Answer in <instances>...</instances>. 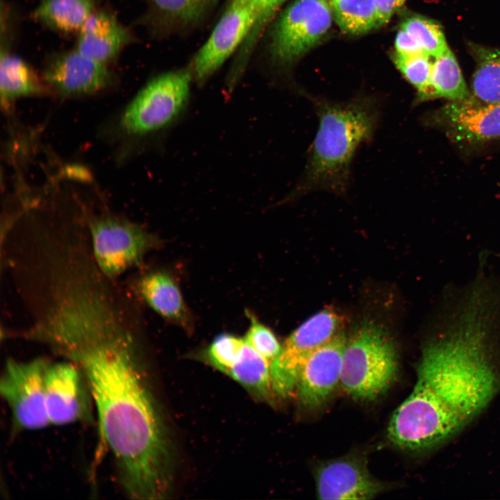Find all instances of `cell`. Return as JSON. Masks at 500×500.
<instances>
[{
	"instance_id": "obj_1",
	"label": "cell",
	"mask_w": 500,
	"mask_h": 500,
	"mask_svg": "<svg viewBox=\"0 0 500 500\" xmlns=\"http://www.w3.org/2000/svg\"><path fill=\"white\" fill-rule=\"evenodd\" d=\"M447 294L423 344L413 390L389 423L388 439L402 449L446 442L500 389V281L478 275Z\"/></svg>"
},
{
	"instance_id": "obj_2",
	"label": "cell",
	"mask_w": 500,
	"mask_h": 500,
	"mask_svg": "<svg viewBox=\"0 0 500 500\" xmlns=\"http://www.w3.org/2000/svg\"><path fill=\"white\" fill-rule=\"evenodd\" d=\"M133 344L126 331L69 359L85 376L122 488L134 499H160L170 485L168 445Z\"/></svg>"
},
{
	"instance_id": "obj_3",
	"label": "cell",
	"mask_w": 500,
	"mask_h": 500,
	"mask_svg": "<svg viewBox=\"0 0 500 500\" xmlns=\"http://www.w3.org/2000/svg\"><path fill=\"white\" fill-rule=\"evenodd\" d=\"M311 100L318 117L317 131L305 169L282 203L317 191L346 194L355 154L372 139L380 120L381 106L373 97L358 96L347 101L316 97Z\"/></svg>"
},
{
	"instance_id": "obj_4",
	"label": "cell",
	"mask_w": 500,
	"mask_h": 500,
	"mask_svg": "<svg viewBox=\"0 0 500 500\" xmlns=\"http://www.w3.org/2000/svg\"><path fill=\"white\" fill-rule=\"evenodd\" d=\"M398 367L392 340L382 328L367 322L347 340L340 384L353 399L372 401L391 386Z\"/></svg>"
},
{
	"instance_id": "obj_5",
	"label": "cell",
	"mask_w": 500,
	"mask_h": 500,
	"mask_svg": "<svg viewBox=\"0 0 500 500\" xmlns=\"http://www.w3.org/2000/svg\"><path fill=\"white\" fill-rule=\"evenodd\" d=\"M193 81L190 67L152 78L124 110L121 120L124 129L144 136L174 127L188 110Z\"/></svg>"
},
{
	"instance_id": "obj_6",
	"label": "cell",
	"mask_w": 500,
	"mask_h": 500,
	"mask_svg": "<svg viewBox=\"0 0 500 500\" xmlns=\"http://www.w3.org/2000/svg\"><path fill=\"white\" fill-rule=\"evenodd\" d=\"M327 0H297L280 15L271 31L268 51L274 62L288 66L316 45L330 29Z\"/></svg>"
},
{
	"instance_id": "obj_7",
	"label": "cell",
	"mask_w": 500,
	"mask_h": 500,
	"mask_svg": "<svg viewBox=\"0 0 500 500\" xmlns=\"http://www.w3.org/2000/svg\"><path fill=\"white\" fill-rule=\"evenodd\" d=\"M91 253L97 267L114 279L140 265L156 240L139 225L117 217L94 218L90 223Z\"/></svg>"
},
{
	"instance_id": "obj_8",
	"label": "cell",
	"mask_w": 500,
	"mask_h": 500,
	"mask_svg": "<svg viewBox=\"0 0 500 500\" xmlns=\"http://www.w3.org/2000/svg\"><path fill=\"white\" fill-rule=\"evenodd\" d=\"M342 319L335 311L323 310L294 330L270 364L273 391L282 397L296 388L300 369L308 358L340 333Z\"/></svg>"
},
{
	"instance_id": "obj_9",
	"label": "cell",
	"mask_w": 500,
	"mask_h": 500,
	"mask_svg": "<svg viewBox=\"0 0 500 500\" xmlns=\"http://www.w3.org/2000/svg\"><path fill=\"white\" fill-rule=\"evenodd\" d=\"M49 363L42 358L26 362L10 359L6 362L0 391L19 428L39 430L50 424L44 394Z\"/></svg>"
},
{
	"instance_id": "obj_10",
	"label": "cell",
	"mask_w": 500,
	"mask_h": 500,
	"mask_svg": "<svg viewBox=\"0 0 500 500\" xmlns=\"http://www.w3.org/2000/svg\"><path fill=\"white\" fill-rule=\"evenodd\" d=\"M257 17L251 0H230L210 37L190 67L194 81L204 85L238 47L244 43Z\"/></svg>"
},
{
	"instance_id": "obj_11",
	"label": "cell",
	"mask_w": 500,
	"mask_h": 500,
	"mask_svg": "<svg viewBox=\"0 0 500 500\" xmlns=\"http://www.w3.org/2000/svg\"><path fill=\"white\" fill-rule=\"evenodd\" d=\"M88 392L89 385L78 364L49 363L44 376V394L50 424L66 425L88 417Z\"/></svg>"
},
{
	"instance_id": "obj_12",
	"label": "cell",
	"mask_w": 500,
	"mask_h": 500,
	"mask_svg": "<svg viewBox=\"0 0 500 500\" xmlns=\"http://www.w3.org/2000/svg\"><path fill=\"white\" fill-rule=\"evenodd\" d=\"M347 340L340 332L312 353L301 367L295 388L304 406L322 405L340 383Z\"/></svg>"
},
{
	"instance_id": "obj_13",
	"label": "cell",
	"mask_w": 500,
	"mask_h": 500,
	"mask_svg": "<svg viewBox=\"0 0 500 500\" xmlns=\"http://www.w3.org/2000/svg\"><path fill=\"white\" fill-rule=\"evenodd\" d=\"M316 485L321 499H369L384 489L370 474L365 461L352 456L322 464L317 471Z\"/></svg>"
},
{
	"instance_id": "obj_14",
	"label": "cell",
	"mask_w": 500,
	"mask_h": 500,
	"mask_svg": "<svg viewBox=\"0 0 500 500\" xmlns=\"http://www.w3.org/2000/svg\"><path fill=\"white\" fill-rule=\"evenodd\" d=\"M44 78L62 95L79 96L105 88L112 76L106 65L75 49L53 56L44 69Z\"/></svg>"
},
{
	"instance_id": "obj_15",
	"label": "cell",
	"mask_w": 500,
	"mask_h": 500,
	"mask_svg": "<svg viewBox=\"0 0 500 500\" xmlns=\"http://www.w3.org/2000/svg\"><path fill=\"white\" fill-rule=\"evenodd\" d=\"M455 140L474 142L500 138V104L472 97L449 101L437 115Z\"/></svg>"
},
{
	"instance_id": "obj_16",
	"label": "cell",
	"mask_w": 500,
	"mask_h": 500,
	"mask_svg": "<svg viewBox=\"0 0 500 500\" xmlns=\"http://www.w3.org/2000/svg\"><path fill=\"white\" fill-rule=\"evenodd\" d=\"M136 289L145 303L161 317L187 331L192 328V317L181 290L168 272L156 270L144 274L139 278Z\"/></svg>"
},
{
	"instance_id": "obj_17",
	"label": "cell",
	"mask_w": 500,
	"mask_h": 500,
	"mask_svg": "<svg viewBox=\"0 0 500 500\" xmlns=\"http://www.w3.org/2000/svg\"><path fill=\"white\" fill-rule=\"evenodd\" d=\"M130 39L128 31L113 15L106 12H93L78 32L76 50L106 65Z\"/></svg>"
},
{
	"instance_id": "obj_18",
	"label": "cell",
	"mask_w": 500,
	"mask_h": 500,
	"mask_svg": "<svg viewBox=\"0 0 500 500\" xmlns=\"http://www.w3.org/2000/svg\"><path fill=\"white\" fill-rule=\"evenodd\" d=\"M94 6V0H41L33 16L56 31L79 32Z\"/></svg>"
},
{
	"instance_id": "obj_19",
	"label": "cell",
	"mask_w": 500,
	"mask_h": 500,
	"mask_svg": "<svg viewBox=\"0 0 500 500\" xmlns=\"http://www.w3.org/2000/svg\"><path fill=\"white\" fill-rule=\"evenodd\" d=\"M44 87L32 67L17 56L1 50L0 59V91L2 101L40 94Z\"/></svg>"
},
{
	"instance_id": "obj_20",
	"label": "cell",
	"mask_w": 500,
	"mask_h": 500,
	"mask_svg": "<svg viewBox=\"0 0 500 500\" xmlns=\"http://www.w3.org/2000/svg\"><path fill=\"white\" fill-rule=\"evenodd\" d=\"M226 374L260 399H268L274 392L270 363L245 341L239 357Z\"/></svg>"
},
{
	"instance_id": "obj_21",
	"label": "cell",
	"mask_w": 500,
	"mask_h": 500,
	"mask_svg": "<svg viewBox=\"0 0 500 500\" xmlns=\"http://www.w3.org/2000/svg\"><path fill=\"white\" fill-rule=\"evenodd\" d=\"M471 51L476 61L473 97L481 102L500 104V50L471 44Z\"/></svg>"
},
{
	"instance_id": "obj_22",
	"label": "cell",
	"mask_w": 500,
	"mask_h": 500,
	"mask_svg": "<svg viewBox=\"0 0 500 500\" xmlns=\"http://www.w3.org/2000/svg\"><path fill=\"white\" fill-rule=\"evenodd\" d=\"M431 85L432 99L444 98L449 101H456L472 96L450 49L433 58Z\"/></svg>"
},
{
	"instance_id": "obj_23",
	"label": "cell",
	"mask_w": 500,
	"mask_h": 500,
	"mask_svg": "<svg viewBox=\"0 0 500 500\" xmlns=\"http://www.w3.org/2000/svg\"><path fill=\"white\" fill-rule=\"evenodd\" d=\"M333 17L345 33L361 35L381 27L375 0H331Z\"/></svg>"
},
{
	"instance_id": "obj_24",
	"label": "cell",
	"mask_w": 500,
	"mask_h": 500,
	"mask_svg": "<svg viewBox=\"0 0 500 500\" xmlns=\"http://www.w3.org/2000/svg\"><path fill=\"white\" fill-rule=\"evenodd\" d=\"M431 58L425 53L405 56L394 51L392 54V60L395 66L405 79L416 90L417 102L432 99Z\"/></svg>"
},
{
	"instance_id": "obj_25",
	"label": "cell",
	"mask_w": 500,
	"mask_h": 500,
	"mask_svg": "<svg viewBox=\"0 0 500 500\" xmlns=\"http://www.w3.org/2000/svg\"><path fill=\"white\" fill-rule=\"evenodd\" d=\"M158 14L165 19L186 26L201 20L219 0H151Z\"/></svg>"
},
{
	"instance_id": "obj_26",
	"label": "cell",
	"mask_w": 500,
	"mask_h": 500,
	"mask_svg": "<svg viewBox=\"0 0 500 500\" xmlns=\"http://www.w3.org/2000/svg\"><path fill=\"white\" fill-rule=\"evenodd\" d=\"M400 28L410 34L423 51L431 58L438 56L449 49L442 28L428 18L420 15L410 16L401 23Z\"/></svg>"
},
{
	"instance_id": "obj_27",
	"label": "cell",
	"mask_w": 500,
	"mask_h": 500,
	"mask_svg": "<svg viewBox=\"0 0 500 500\" xmlns=\"http://www.w3.org/2000/svg\"><path fill=\"white\" fill-rule=\"evenodd\" d=\"M244 343V338L223 333L217 336L203 350L201 357L210 365L226 374L239 357Z\"/></svg>"
},
{
	"instance_id": "obj_28",
	"label": "cell",
	"mask_w": 500,
	"mask_h": 500,
	"mask_svg": "<svg viewBox=\"0 0 500 500\" xmlns=\"http://www.w3.org/2000/svg\"><path fill=\"white\" fill-rule=\"evenodd\" d=\"M250 325L244 341L270 364L278 356L282 345L270 328L262 324L251 312H247Z\"/></svg>"
},
{
	"instance_id": "obj_29",
	"label": "cell",
	"mask_w": 500,
	"mask_h": 500,
	"mask_svg": "<svg viewBox=\"0 0 500 500\" xmlns=\"http://www.w3.org/2000/svg\"><path fill=\"white\" fill-rule=\"evenodd\" d=\"M257 11L256 26L265 29L272 18L287 0H251Z\"/></svg>"
},
{
	"instance_id": "obj_30",
	"label": "cell",
	"mask_w": 500,
	"mask_h": 500,
	"mask_svg": "<svg viewBox=\"0 0 500 500\" xmlns=\"http://www.w3.org/2000/svg\"><path fill=\"white\" fill-rule=\"evenodd\" d=\"M394 47L395 52L401 55L414 56L425 53L415 39L401 28L396 35Z\"/></svg>"
},
{
	"instance_id": "obj_31",
	"label": "cell",
	"mask_w": 500,
	"mask_h": 500,
	"mask_svg": "<svg viewBox=\"0 0 500 500\" xmlns=\"http://www.w3.org/2000/svg\"><path fill=\"white\" fill-rule=\"evenodd\" d=\"M406 0H375L379 15L381 26L389 22L401 8Z\"/></svg>"
},
{
	"instance_id": "obj_32",
	"label": "cell",
	"mask_w": 500,
	"mask_h": 500,
	"mask_svg": "<svg viewBox=\"0 0 500 500\" xmlns=\"http://www.w3.org/2000/svg\"><path fill=\"white\" fill-rule=\"evenodd\" d=\"M327 1L329 2V1H331V0H327Z\"/></svg>"
}]
</instances>
